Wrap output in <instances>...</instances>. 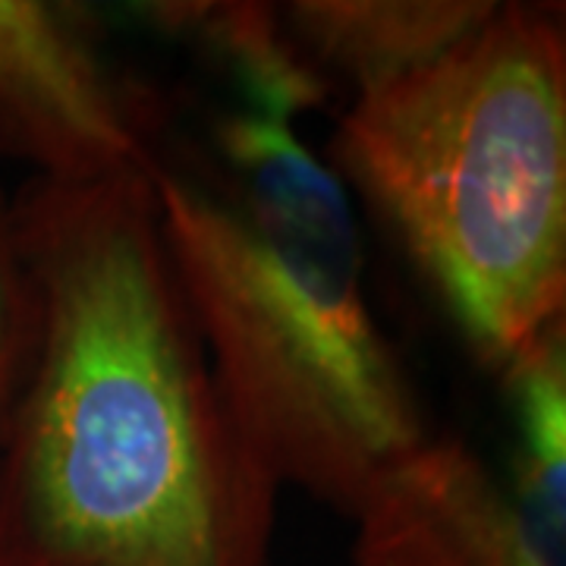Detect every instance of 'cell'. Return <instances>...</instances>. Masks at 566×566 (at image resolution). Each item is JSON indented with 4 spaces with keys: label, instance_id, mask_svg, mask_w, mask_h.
Segmentation results:
<instances>
[{
    "label": "cell",
    "instance_id": "cell-1",
    "mask_svg": "<svg viewBox=\"0 0 566 566\" xmlns=\"http://www.w3.org/2000/svg\"><path fill=\"white\" fill-rule=\"evenodd\" d=\"M35 359L0 441V566H271L283 488L182 296L151 177L29 180Z\"/></svg>",
    "mask_w": 566,
    "mask_h": 566
},
{
    "label": "cell",
    "instance_id": "cell-2",
    "mask_svg": "<svg viewBox=\"0 0 566 566\" xmlns=\"http://www.w3.org/2000/svg\"><path fill=\"white\" fill-rule=\"evenodd\" d=\"M161 233L214 378L281 488L346 520L431 434L365 293L356 208L296 123L240 107L151 170Z\"/></svg>",
    "mask_w": 566,
    "mask_h": 566
},
{
    "label": "cell",
    "instance_id": "cell-3",
    "mask_svg": "<svg viewBox=\"0 0 566 566\" xmlns=\"http://www.w3.org/2000/svg\"><path fill=\"white\" fill-rule=\"evenodd\" d=\"M324 161L485 368L566 322L564 7L494 3L441 57L356 95Z\"/></svg>",
    "mask_w": 566,
    "mask_h": 566
},
{
    "label": "cell",
    "instance_id": "cell-4",
    "mask_svg": "<svg viewBox=\"0 0 566 566\" xmlns=\"http://www.w3.org/2000/svg\"><path fill=\"white\" fill-rule=\"evenodd\" d=\"M161 136V98L107 54L85 7L0 0V151L29 180L151 177Z\"/></svg>",
    "mask_w": 566,
    "mask_h": 566
},
{
    "label": "cell",
    "instance_id": "cell-5",
    "mask_svg": "<svg viewBox=\"0 0 566 566\" xmlns=\"http://www.w3.org/2000/svg\"><path fill=\"white\" fill-rule=\"evenodd\" d=\"M349 523L353 566H566V475L428 434Z\"/></svg>",
    "mask_w": 566,
    "mask_h": 566
},
{
    "label": "cell",
    "instance_id": "cell-6",
    "mask_svg": "<svg viewBox=\"0 0 566 566\" xmlns=\"http://www.w3.org/2000/svg\"><path fill=\"white\" fill-rule=\"evenodd\" d=\"M497 0H293L283 25L324 80L353 98L419 70L453 48Z\"/></svg>",
    "mask_w": 566,
    "mask_h": 566
},
{
    "label": "cell",
    "instance_id": "cell-7",
    "mask_svg": "<svg viewBox=\"0 0 566 566\" xmlns=\"http://www.w3.org/2000/svg\"><path fill=\"white\" fill-rule=\"evenodd\" d=\"M145 20L221 61L243 88V107L296 123L331 95V82L293 41L274 3L170 0L148 3Z\"/></svg>",
    "mask_w": 566,
    "mask_h": 566
},
{
    "label": "cell",
    "instance_id": "cell-8",
    "mask_svg": "<svg viewBox=\"0 0 566 566\" xmlns=\"http://www.w3.org/2000/svg\"><path fill=\"white\" fill-rule=\"evenodd\" d=\"M39 327V286L22 252L13 196L0 189V441L35 359Z\"/></svg>",
    "mask_w": 566,
    "mask_h": 566
}]
</instances>
